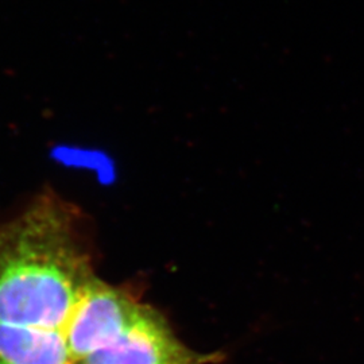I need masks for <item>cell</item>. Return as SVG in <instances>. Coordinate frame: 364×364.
Listing matches in <instances>:
<instances>
[{
  "label": "cell",
  "mask_w": 364,
  "mask_h": 364,
  "mask_svg": "<svg viewBox=\"0 0 364 364\" xmlns=\"http://www.w3.org/2000/svg\"><path fill=\"white\" fill-rule=\"evenodd\" d=\"M144 309L127 291L93 277L63 329L72 360L77 363L111 346L135 324Z\"/></svg>",
  "instance_id": "cell-2"
},
{
  "label": "cell",
  "mask_w": 364,
  "mask_h": 364,
  "mask_svg": "<svg viewBox=\"0 0 364 364\" xmlns=\"http://www.w3.org/2000/svg\"><path fill=\"white\" fill-rule=\"evenodd\" d=\"M0 364H4V363H3V362H0Z\"/></svg>",
  "instance_id": "cell-5"
},
{
  "label": "cell",
  "mask_w": 364,
  "mask_h": 364,
  "mask_svg": "<svg viewBox=\"0 0 364 364\" xmlns=\"http://www.w3.org/2000/svg\"><path fill=\"white\" fill-rule=\"evenodd\" d=\"M223 352L201 353L177 338L164 316L144 305L135 324L117 341L75 364H218Z\"/></svg>",
  "instance_id": "cell-3"
},
{
  "label": "cell",
  "mask_w": 364,
  "mask_h": 364,
  "mask_svg": "<svg viewBox=\"0 0 364 364\" xmlns=\"http://www.w3.org/2000/svg\"><path fill=\"white\" fill-rule=\"evenodd\" d=\"M93 277L77 215L57 196L0 224V324L63 331Z\"/></svg>",
  "instance_id": "cell-1"
},
{
  "label": "cell",
  "mask_w": 364,
  "mask_h": 364,
  "mask_svg": "<svg viewBox=\"0 0 364 364\" xmlns=\"http://www.w3.org/2000/svg\"><path fill=\"white\" fill-rule=\"evenodd\" d=\"M0 362L75 364L63 331L11 324H0Z\"/></svg>",
  "instance_id": "cell-4"
}]
</instances>
